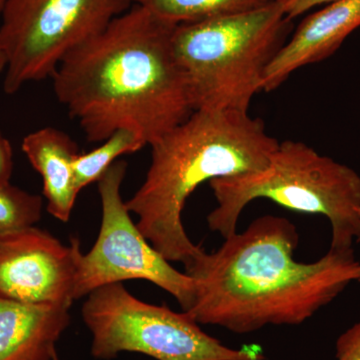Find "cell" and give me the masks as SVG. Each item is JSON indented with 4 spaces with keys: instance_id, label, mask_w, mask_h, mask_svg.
<instances>
[{
    "instance_id": "cell-9",
    "label": "cell",
    "mask_w": 360,
    "mask_h": 360,
    "mask_svg": "<svg viewBox=\"0 0 360 360\" xmlns=\"http://www.w3.org/2000/svg\"><path fill=\"white\" fill-rule=\"evenodd\" d=\"M80 243L63 245L49 232L25 227L0 236V297L70 307Z\"/></svg>"
},
{
    "instance_id": "cell-3",
    "label": "cell",
    "mask_w": 360,
    "mask_h": 360,
    "mask_svg": "<svg viewBox=\"0 0 360 360\" xmlns=\"http://www.w3.org/2000/svg\"><path fill=\"white\" fill-rule=\"evenodd\" d=\"M278 144L248 112L194 111L151 144L150 167L127 210L163 257L188 269L205 251L184 229L187 198L205 182L264 169Z\"/></svg>"
},
{
    "instance_id": "cell-18",
    "label": "cell",
    "mask_w": 360,
    "mask_h": 360,
    "mask_svg": "<svg viewBox=\"0 0 360 360\" xmlns=\"http://www.w3.org/2000/svg\"><path fill=\"white\" fill-rule=\"evenodd\" d=\"M13 172V153L11 142L0 132V187L11 184Z\"/></svg>"
},
{
    "instance_id": "cell-16",
    "label": "cell",
    "mask_w": 360,
    "mask_h": 360,
    "mask_svg": "<svg viewBox=\"0 0 360 360\" xmlns=\"http://www.w3.org/2000/svg\"><path fill=\"white\" fill-rule=\"evenodd\" d=\"M336 359L360 360V321L336 340Z\"/></svg>"
},
{
    "instance_id": "cell-12",
    "label": "cell",
    "mask_w": 360,
    "mask_h": 360,
    "mask_svg": "<svg viewBox=\"0 0 360 360\" xmlns=\"http://www.w3.org/2000/svg\"><path fill=\"white\" fill-rule=\"evenodd\" d=\"M21 148L44 180L47 212L68 222L80 193L75 174V160L79 155L77 142L63 130L44 127L26 135Z\"/></svg>"
},
{
    "instance_id": "cell-17",
    "label": "cell",
    "mask_w": 360,
    "mask_h": 360,
    "mask_svg": "<svg viewBox=\"0 0 360 360\" xmlns=\"http://www.w3.org/2000/svg\"><path fill=\"white\" fill-rule=\"evenodd\" d=\"M274 1L283 13L293 20L314 7L326 6L336 0H274Z\"/></svg>"
},
{
    "instance_id": "cell-20",
    "label": "cell",
    "mask_w": 360,
    "mask_h": 360,
    "mask_svg": "<svg viewBox=\"0 0 360 360\" xmlns=\"http://www.w3.org/2000/svg\"><path fill=\"white\" fill-rule=\"evenodd\" d=\"M6 0H0V13H1L2 8H4V4H6Z\"/></svg>"
},
{
    "instance_id": "cell-5",
    "label": "cell",
    "mask_w": 360,
    "mask_h": 360,
    "mask_svg": "<svg viewBox=\"0 0 360 360\" xmlns=\"http://www.w3.org/2000/svg\"><path fill=\"white\" fill-rule=\"evenodd\" d=\"M292 30V20L274 0L246 13L177 25L174 51L194 110L248 112Z\"/></svg>"
},
{
    "instance_id": "cell-1",
    "label": "cell",
    "mask_w": 360,
    "mask_h": 360,
    "mask_svg": "<svg viewBox=\"0 0 360 360\" xmlns=\"http://www.w3.org/2000/svg\"><path fill=\"white\" fill-rule=\"evenodd\" d=\"M176 25L134 6L61 61L54 94L87 141L127 129L151 146L195 111L174 51Z\"/></svg>"
},
{
    "instance_id": "cell-7",
    "label": "cell",
    "mask_w": 360,
    "mask_h": 360,
    "mask_svg": "<svg viewBox=\"0 0 360 360\" xmlns=\"http://www.w3.org/2000/svg\"><path fill=\"white\" fill-rule=\"evenodd\" d=\"M132 6V0H6L0 13L4 91L51 77L70 52Z\"/></svg>"
},
{
    "instance_id": "cell-13",
    "label": "cell",
    "mask_w": 360,
    "mask_h": 360,
    "mask_svg": "<svg viewBox=\"0 0 360 360\" xmlns=\"http://www.w3.org/2000/svg\"><path fill=\"white\" fill-rule=\"evenodd\" d=\"M271 0H132L174 25L233 15L260 8Z\"/></svg>"
},
{
    "instance_id": "cell-11",
    "label": "cell",
    "mask_w": 360,
    "mask_h": 360,
    "mask_svg": "<svg viewBox=\"0 0 360 360\" xmlns=\"http://www.w3.org/2000/svg\"><path fill=\"white\" fill-rule=\"evenodd\" d=\"M70 309L0 297V360H54Z\"/></svg>"
},
{
    "instance_id": "cell-4",
    "label": "cell",
    "mask_w": 360,
    "mask_h": 360,
    "mask_svg": "<svg viewBox=\"0 0 360 360\" xmlns=\"http://www.w3.org/2000/svg\"><path fill=\"white\" fill-rule=\"evenodd\" d=\"M210 184L219 205L208 214V227L224 238L236 233L241 212L258 198L326 217L333 229L330 250H352L359 238L360 175L303 142H279L264 169Z\"/></svg>"
},
{
    "instance_id": "cell-19",
    "label": "cell",
    "mask_w": 360,
    "mask_h": 360,
    "mask_svg": "<svg viewBox=\"0 0 360 360\" xmlns=\"http://www.w3.org/2000/svg\"><path fill=\"white\" fill-rule=\"evenodd\" d=\"M7 61L4 52L0 51V75L6 70Z\"/></svg>"
},
{
    "instance_id": "cell-15",
    "label": "cell",
    "mask_w": 360,
    "mask_h": 360,
    "mask_svg": "<svg viewBox=\"0 0 360 360\" xmlns=\"http://www.w3.org/2000/svg\"><path fill=\"white\" fill-rule=\"evenodd\" d=\"M44 200L37 194L8 184L0 187V236L34 226L42 215Z\"/></svg>"
},
{
    "instance_id": "cell-21",
    "label": "cell",
    "mask_w": 360,
    "mask_h": 360,
    "mask_svg": "<svg viewBox=\"0 0 360 360\" xmlns=\"http://www.w3.org/2000/svg\"><path fill=\"white\" fill-rule=\"evenodd\" d=\"M357 213H359V221H360V206L359 207V210H357ZM357 241H359V243H360V232H359V238H357Z\"/></svg>"
},
{
    "instance_id": "cell-10",
    "label": "cell",
    "mask_w": 360,
    "mask_h": 360,
    "mask_svg": "<svg viewBox=\"0 0 360 360\" xmlns=\"http://www.w3.org/2000/svg\"><path fill=\"white\" fill-rule=\"evenodd\" d=\"M359 27L360 0H336L309 14L270 63L262 91H274L295 71L330 58Z\"/></svg>"
},
{
    "instance_id": "cell-14",
    "label": "cell",
    "mask_w": 360,
    "mask_h": 360,
    "mask_svg": "<svg viewBox=\"0 0 360 360\" xmlns=\"http://www.w3.org/2000/svg\"><path fill=\"white\" fill-rule=\"evenodd\" d=\"M148 146L139 134L120 129L87 153H79L75 162V182L82 191L97 182L120 156L130 155Z\"/></svg>"
},
{
    "instance_id": "cell-6",
    "label": "cell",
    "mask_w": 360,
    "mask_h": 360,
    "mask_svg": "<svg viewBox=\"0 0 360 360\" xmlns=\"http://www.w3.org/2000/svg\"><path fill=\"white\" fill-rule=\"evenodd\" d=\"M87 296L82 317L96 359H112L127 352L156 360H265L259 348L225 347L187 312L141 302L122 283L101 286Z\"/></svg>"
},
{
    "instance_id": "cell-8",
    "label": "cell",
    "mask_w": 360,
    "mask_h": 360,
    "mask_svg": "<svg viewBox=\"0 0 360 360\" xmlns=\"http://www.w3.org/2000/svg\"><path fill=\"white\" fill-rule=\"evenodd\" d=\"M127 170V161L116 160L97 181L103 208L101 231L89 252L78 257L75 300L108 284L141 279L167 291L188 311L195 300V279L172 266L132 221L122 196Z\"/></svg>"
},
{
    "instance_id": "cell-2",
    "label": "cell",
    "mask_w": 360,
    "mask_h": 360,
    "mask_svg": "<svg viewBox=\"0 0 360 360\" xmlns=\"http://www.w3.org/2000/svg\"><path fill=\"white\" fill-rule=\"evenodd\" d=\"M297 229L290 220L264 215L241 233L224 238L186 269L196 295L187 314L201 324L248 333L266 326H296L360 281L354 248L298 262Z\"/></svg>"
}]
</instances>
